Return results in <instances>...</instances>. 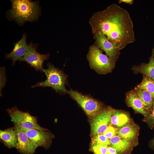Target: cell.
Returning a JSON list of instances; mask_svg holds the SVG:
<instances>
[{
	"mask_svg": "<svg viewBox=\"0 0 154 154\" xmlns=\"http://www.w3.org/2000/svg\"><path fill=\"white\" fill-rule=\"evenodd\" d=\"M136 133L135 127L131 125H125L118 129L116 132L117 135L129 141L135 138Z\"/></svg>",
	"mask_w": 154,
	"mask_h": 154,
	"instance_id": "obj_18",
	"label": "cell"
},
{
	"mask_svg": "<svg viewBox=\"0 0 154 154\" xmlns=\"http://www.w3.org/2000/svg\"><path fill=\"white\" fill-rule=\"evenodd\" d=\"M129 119L127 114L118 110H114L111 119V123L117 127H122L129 123Z\"/></svg>",
	"mask_w": 154,
	"mask_h": 154,
	"instance_id": "obj_17",
	"label": "cell"
},
{
	"mask_svg": "<svg viewBox=\"0 0 154 154\" xmlns=\"http://www.w3.org/2000/svg\"><path fill=\"white\" fill-rule=\"evenodd\" d=\"M152 145L154 146V139H153V140L152 141Z\"/></svg>",
	"mask_w": 154,
	"mask_h": 154,
	"instance_id": "obj_29",
	"label": "cell"
},
{
	"mask_svg": "<svg viewBox=\"0 0 154 154\" xmlns=\"http://www.w3.org/2000/svg\"><path fill=\"white\" fill-rule=\"evenodd\" d=\"M113 110L108 108L102 110L93 118L91 124V132L93 137L103 134L111 121Z\"/></svg>",
	"mask_w": 154,
	"mask_h": 154,
	"instance_id": "obj_8",
	"label": "cell"
},
{
	"mask_svg": "<svg viewBox=\"0 0 154 154\" xmlns=\"http://www.w3.org/2000/svg\"><path fill=\"white\" fill-rule=\"evenodd\" d=\"M27 38V35L24 33L21 39L15 44L13 50L5 55L6 58H10L13 61V65L17 61H20L29 50V45L26 42Z\"/></svg>",
	"mask_w": 154,
	"mask_h": 154,
	"instance_id": "obj_12",
	"label": "cell"
},
{
	"mask_svg": "<svg viewBox=\"0 0 154 154\" xmlns=\"http://www.w3.org/2000/svg\"><path fill=\"white\" fill-rule=\"evenodd\" d=\"M111 146L114 148L119 154H126L130 151L132 143L128 140L118 135H115L110 139Z\"/></svg>",
	"mask_w": 154,
	"mask_h": 154,
	"instance_id": "obj_14",
	"label": "cell"
},
{
	"mask_svg": "<svg viewBox=\"0 0 154 154\" xmlns=\"http://www.w3.org/2000/svg\"><path fill=\"white\" fill-rule=\"evenodd\" d=\"M47 68L44 69L43 71L46 76V79L44 81L38 82L31 87H49L59 93H68V91L65 87L67 82L66 75L62 70L56 68L50 63L47 64Z\"/></svg>",
	"mask_w": 154,
	"mask_h": 154,
	"instance_id": "obj_3",
	"label": "cell"
},
{
	"mask_svg": "<svg viewBox=\"0 0 154 154\" xmlns=\"http://www.w3.org/2000/svg\"><path fill=\"white\" fill-rule=\"evenodd\" d=\"M149 62L154 66V46L152 49V55Z\"/></svg>",
	"mask_w": 154,
	"mask_h": 154,
	"instance_id": "obj_28",
	"label": "cell"
},
{
	"mask_svg": "<svg viewBox=\"0 0 154 154\" xmlns=\"http://www.w3.org/2000/svg\"><path fill=\"white\" fill-rule=\"evenodd\" d=\"M135 92L147 110L151 111L154 104V98L151 94L145 90L138 88Z\"/></svg>",
	"mask_w": 154,
	"mask_h": 154,
	"instance_id": "obj_16",
	"label": "cell"
},
{
	"mask_svg": "<svg viewBox=\"0 0 154 154\" xmlns=\"http://www.w3.org/2000/svg\"><path fill=\"white\" fill-rule=\"evenodd\" d=\"M135 68L137 72L145 74L146 77L154 81V66L149 62L147 64H142Z\"/></svg>",
	"mask_w": 154,
	"mask_h": 154,
	"instance_id": "obj_19",
	"label": "cell"
},
{
	"mask_svg": "<svg viewBox=\"0 0 154 154\" xmlns=\"http://www.w3.org/2000/svg\"><path fill=\"white\" fill-rule=\"evenodd\" d=\"M133 0H119V3H123L130 5H132L133 3Z\"/></svg>",
	"mask_w": 154,
	"mask_h": 154,
	"instance_id": "obj_27",
	"label": "cell"
},
{
	"mask_svg": "<svg viewBox=\"0 0 154 154\" xmlns=\"http://www.w3.org/2000/svg\"><path fill=\"white\" fill-rule=\"evenodd\" d=\"M68 93L90 118H94L102 110V104L94 99L72 90Z\"/></svg>",
	"mask_w": 154,
	"mask_h": 154,
	"instance_id": "obj_5",
	"label": "cell"
},
{
	"mask_svg": "<svg viewBox=\"0 0 154 154\" xmlns=\"http://www.w3.org/2000/svg\"><path fill=\"white\" fill-rule=\"evenodd\" d=\"M6 82V77L5 75V70L3 67L0 68V93L2 89L5 86Z\"/></svg>",
	"mask_w": 154,
	"mask_h": 154,
	"instance_id": "obj_24",
	"label": "cell"
},
{
	"mask_svg": "<svg viewBox=\"0 0 154 154\" xmlns=\"http://www.w3.org/2000/svg\"><path fill=\"white\" fill-rule=\"evenodd\" d=\"M116 132L117 131L115 128L112 126L110 125L108 126L103 134L107 138L110 139L116 135Z\"/></svg>",
	"mask_w": 154,
	"mask_h": 154,
	"instance_id": "obj_23",
	"label": "cell"
},
{
	"mask_svg": "<svg viewBox=\"0 0 154 154\" xmlns=\"http://www.w3.org/2000/svg\"><path fill=\"white\" fill-rule=\"evenodd\" d=\"M20 127L37 147H42L45 149L50 147L52 140L54 136L52 133L48 131V130L41 131L35 129H27Z\"/></svg>",
	"mask_w": 154,
	"mask_h": 154,
	"instance_id": "obj_9",
	"label": "cell"
},
{
	"mask_svg": "<svg viewBox=\"0 0 154 154\" xmlns=\"http://www.w3.org/2000/svg\"><path fill=\"white\" fill-rule=\"evenodd\" d=\"M13 123V128L16 130L18 136V141L15 148L22 154H34L37 146L31 140L19 125Z\"/></svg>",
	"mask_w": 154,
	"mask_h": 154,
	"instance_id": "obj_10",
	"label": "cell"
},
{
	"mask_svg": "<svg viewBox=\"0 0 154 154\" xmlns=\"http://www.w3.org/2000/svg\"><path fill=\"white\" fill-rule=\"evenodd\" d=\"M7 111L13 123L23 128L35 129L41 131L48 130L39 125L37 117L31 115L28 112L21 111L16 107L7 109Z\"/></svg>",
	"mask_w": 154,
	"mask_h": 154,
	"instance_id": "obj_6",
	"label": "cell"
},
{
	"mask_svg": "<svg viewBox=\"0 0 154 154\" xmlns=\"http://www.w3.org/2000/svg\"><path fill=\"white\" fill-rule=\"evenodd\" d=\"M106 154H119L116 150L111 146H108Z\"/></svg>",
	"mask_w": 154,
	"mask_h": 154,
	"instance_id": "obj_26",
	"label": "cell"
},
{
	"mask_svg": "<svg viewBox=\"0 0 154 154\" xmlns=\"http://www.w3.org/2000/svg\"><path fill=\"white\" fill-rule=\"evenodd\" d=\"M0 139L5 145L9 148L16 147L18 141L17 134L13 127L0 130Z\"/></svg>",
	"mask_w": 154,
	"mask_h": 154,
	"instance_id": "obj_13",
	"label": "cell"
},
{
	"mask_svg": "<svg viewBox=\"0 0 154 154\" xmlns=\"http://www.w3.org/2000/svg\"><path fill=\"white\" fill-rule=\"evenodd\" d=\"M12 8L9 11V18L18 24L23 25L27 21L38 19L40 8L37 1L27 0H11Z\"/></svg>",
	"mask_w": 154,
	"mask_h": 154,
	"instance_id": "obj_2",
	"label": "cell"
},
{
	"mask_svg": "<svg viewBox=\"0 0 154 154\" xmlns=\"http://www.w3.org/2000/svg\"><path fill=\"white\" fill-rule=\"evenodd\" d=\"M29 45V51L20 61L26 62L36 71L43 72L44 62L49 59V54H42L38 52L37 51V44L31 42Z\"/></svg>",
	"mask_w": 154,
	"mask_h": 154,
	"instance_id": "obj_7",
	"label": "cell"
},
{
	"mask_svg": "<svg viewBox=\"0 0 154 154\" xmlns=\"http://www.w3.org/2000/svg\"><path fill=\"white\" fill-rule=\"evenodd\" d=\"M108 146L94 143H92L91 149L94 154H106Z\"/></svg>",
	"mask_w": 154,
	"mask_h": 154,
	"instance_id": "obj_21",
	"label": "cell"
},
{
	"mask_svg": "<svg viewBox=\"0 0 154 154\" xmlns=\"http://www.w3.org/2000/svg\"><path fill=\"white\" fill-rule=\"evenodd\" d=\"M92 142L104 144L107 145H110V140L103 134L97 135L94 136L92 139Z\"/></svg>",
	"mask_w": 154,
	"mask_h": 154,
	"instance_id": "obj_22",
	"label": "cell"
},
{
	"mask_svg": "<svg viewBox=\"0 0 154 154\" xmlns=\"http://www.w3.org/2000/svg\"><path fill=\"white\" fill-rule=\"evenodd\" d=\"M146 121L151 127H154V104L152 112L146 116Z\"/></svg>",
	"mask_w": 154,
	"mask_h": 154,
	"instance_id": "obj_25",
	"label": "cell"
},
{
	"mask_svg": "<svg viewBox=\"0 0 154 154\" xmlns=\"http://www.w3.org/2000/svg\"><path fill=\"white\" fill-rule=\"evenodd\" d=\"M94 33L97 46L104 51L106 55L115 62L118 57L120 50L102 33L100 32Z\"/></svg>",
	"mask_w": 154,
	"mask_h": 154,
	"instance_id": "obj_11",
	"label": "cell"
},
{
	"mask_svg": "<svg viewBox=\"0 0 154 154\" xmlns=\"http://www.w3.org/2000/svg\"><path fill=\"white\" fill-rule=\"evenodd\" d=\"M127 98L128 104L134 110L146 117L149 115L147 109L135 92H130Z\"/></svg>",
	"mask_w": 154,
	"mask_h": 154,
	"instance_id": "obj_15",
	"label": "cell"
},
{
	"mask_svg": "<svg viewBox=\"0 0 154 154\" xmlns=\"http://www.w3.org/2000/svg\"><path fill=\"white\" fill-rule=\"evenodd\" d=\"M87 58L91 68L100 74L111 72L115 66V62L103 54L100 48L95 45L90 47Z\"/></svg>",
	"mask_w": 154,
	"mask_h": 154,
	"instance_id": "obj_4",
	"label": "cell"
},
{
	"mask_svg": "<svg viewBox=\"0 0 154 154\" xmlns=\"http://www.w3.org/2000/svg\"><path fill=\"white\" fill-rule=\"evenodd\" d=\"M137 88L145 90L151 94L154 98V81L146 77L138 86Z\"/></svg>",
	"mask_w": 154,
	"mask_h": 154,
	"instance_id": "obj_20",
	"label": "cell"
},
{
	"mask_svg": "<svg viewBox=\"0 0 154 154\" xmlns=\"http://www.w3.org/2000/svg\"><path fill=\"white\" fill-rule=\"evenodd\" d=\"M90 22L94 33H102L120 50L135 41L133 22L128 12L116 4L96 13Z\"/></svg>",
	"mask_w": 154,
	"mask_h": 154,
	"instance_id": "obj_1",
	"label": "cell"
}]
</instances>
